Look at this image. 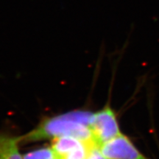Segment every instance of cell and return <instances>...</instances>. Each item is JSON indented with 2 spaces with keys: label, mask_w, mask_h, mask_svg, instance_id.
Instances as JSON below:
<instances>
[{
  "label": "cell",
  "mask_w": 159,
  "mask_h": 159,
  "mask_svg": "<svg viewBox=\"0 0 159 159\" xmlns=\"http://www.w3.org/2000/svg\"><path fill=\"white\" fill-rule=\"evenodd\" d=\"M19 144L18 137L0 133V159H23Z\"/></svg>",
  "instance_id": "5"
},
{
  "label": "cell",
  "mask_w": 159,
  "mask_h": 159,
  "mask_svg": "<svg viewBox=\"0 0 159 159\" xmlns=\"http://www.w3.org/2000/svg\"><path fill=\"white\" fill-rule=\"evenodd\" d=\"M92 115L89 111H75L47 118L33 130L18 137L19 142L25 144L45 139L71 136L96 144L89 128Z\"/></svg>",
  "instance_id": "1"
},
{
  "label": "cell",
  "mask_w": 159,
  "mask_h": 159,
  "mask_svg": "<svg viewBox=\"0 0 159 159\" xmlns=\"http://www.w3.org/2000/svg\"><path fill=\"white\" fill-rule=\"evenodd\" d=\"M85 159H108L106 158L99 150V147H95L91 150L89 156Z\"/></svg>",
  "instance_id": "7"
},
{
  "label": "cell",
  "mask_w": 159,
  "mask_h": 159,
  "mask_svg": "<svg viewBox=\"0 0 159 159\" xmlns=\"http://www.w3.org/2000/svg\"><path fill=\"white\" fill-rule=\"evenodd\" d=\"M98 147L75 137L63 136L52 140V149L56 159H85L91 150Z\"/></svg>",
  "instance_id": "3"
},
{
  "label": "cell",
  "mask_w": 159,
  "mask_h": 159,
  "mask_svg": "<svg viewBox=\"0 0 159 159\" xmlns=\"http://www.w3.org/2000/svg\"><path fill=\"white\" fill-rule=\"evenodd\" d=\"M108 159H150L143 155L125 135L121 134L99 147Z\"/></svg>",
  "instance_id": "4"
},
{
  "label": "cell",
  "mask_w": 159,
  "mask_h": 159,
  "mask_svg": "<svg viewBox=\"0 0 159 159\" xmlns=\"http://www.w3.org/2000/svg\"><path fill=\"white\" fill-rule=\"evenodd\" d=\"M23 159H56L52 148H43L23 156Z\"/></svg>",
  "instance_id": "6"
},
{
  "label": "cell",
  "mask_w": 159,
  "mask_h": 159,
  "mask_svg": "<svg viewBox=\"0 0 159 159\" xmlns=\"http://www.w3.org/2000/svg\"><path fill=\"white\" fill-rule=\"evenodd\" d=\"M89 128L94 142L98 147L122 134L116 115L108 105L93 114Z\"/></svg>",
  "instance_id": "2"
}]
</instances>
